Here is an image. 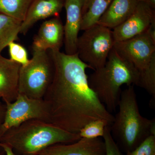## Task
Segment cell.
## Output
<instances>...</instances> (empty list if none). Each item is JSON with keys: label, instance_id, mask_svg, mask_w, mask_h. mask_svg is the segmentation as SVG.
Listing matches in <instances>:
<instances>
[{"label": "cell", "instance_id": "1", "mask_svg": "<svg viewBox=\"0 0 155 155\" xmlns=\"http://www.w3.org/2000/svg\"><path fill=\"white\" fill-rule=\"evenodd\" d=\"M48 51L54 64V76L43 99L48 107L50 123L78 134L85 125L97 119H105L110 126L114 116L89 85L86 70L89 66L77 54Z\"/></svg>", "mask_w": 155, "mask_h": 155}, {"label": "cell", "instance_id": "2", "mask_svg": "<svg viewBox=\"0 0 155 155\" xmlns=\"http://www.w3.org/2000/svg\"><path fill=\"white\" fill-rule=\"evenodd\" d=\"M80 138L78 134L68 132L49 122L32 119L7 130L0 143L8 145L19 155H37L53 145L72 143Z\"/></svg>", "mask_w": 155, "mask_h": 155}, {"label": "cell", "instance_id": "3", "mask_svg": "<svg viewBox=\"0 0 155 155\" xmlns=\"http://www.w3.org/2000/svg\"><path fill=\"white\" fill-rule=\"evenodd\" d=\"M118 107L119 111L110 129L118 147L126 153L134 150L150 135L155 134V120L141 116L134 85L121 92Z\"/></svg>", "mask_w": 155, "mask_h": 155}, {"label": "cell", "instance_id": "4", "mask_svg": "<svg viewBox=\"0 0 155 155\" xmlns=\"http://www.w3.org/2000/svg\"><path fill=\"white\" fill-rule=\"evenodd\" d=\"M94 71L88 77L89 85L110 113L118 107L121 86L138 84V70L133 64L120 57L114 48L104 66Z\"/></svg>", "mask_w": 155, "mask_h": 155}, {"label": "cell", "instance_id": "5", "mask_svg": "<svg viewBox=\"0 0 155 155\" xmlns=\"http://www.w3.org/2000/svg\"><path fill=\"white\" fill-rule=\"evenodd\" d=\"M32 50V58L20 67L18 92L40 99L43 98L53 80L54 64L48 51Z\"/></svg>", "mask_w": 155, "mask_h": 155}, {"label": "cell", "instance_id": "6", "mask_svg": "<svg viewBox=\"0 0 155 155\" xmlns=\"http://www.w3.org/2000/svg\"><path fill=\"white\" fill-rule=\"evenodd\" d=\"M84 31L78 39L76 54L82 62L95 70L104 66L114 48L113 32L98 24Z\"/></svg>", "mask_w": 155, "mask_h": 155}, {"label": "cell", "instance_id": "7", "mask_svg": "<svg viewBox=\"0 0 155 155\" xmlns=\"http://www.w3.org/2000/svg\"><path fill=\"white\" fill-rule=\"evenodd\" d=\"M6 105L5 116L0 130V138L10 128L28 120L37 119L50 123L49 110L43 99L32 98L19 94L14 101Z\"/></svg>", "mask_w": 155, "mask_h": 155}, {"label": "cell", "instance_id": "8", "mask_svg": "<svg viewBox=\"0 0 155 155\" xmlns=\"http://www.w3.org/2000/svg\"><path fill=\"white\" fill-rule=\"evenodd\" d=\"M114 49L120 57L141 71L148 67L155 56V41L147 31L129 39L115 42Z\"/></svg>", "mask_w": 155, "mask_h": 155}, {"label": "cell", "instance_id": "9", "mask_svg": "<svg viewBox=\"0 0 155 155\" xmlns=\"http://www.w3.org/2000/svg\"><path fill=\"white\" fill-rule=\"evenodd\" d=\"M153 23H155V10L139 1L132 15L113 29L114 41H123L144 33Z\"/></svg>", "mask_w": 155, "mask_h": 155}, {"label": "cell", "instance_id": "10", "mask_svg": "<svg viewBox=\"0 0 155 155\" xmlns=\"http://www.w3.org/2000/svg\"><path fill=\"white\" fill-rule=\"evenodd\" d=\"M37 155H106V146L101 137L81 138L72 143L53 145Z\"/></svg>", "mask_w": 155, "mask_h": 155}, {"label": "cell", "instance_id": "11", "mask_svg": "<svg viewBox=\"0 0 155 155\" xmlns=\"http://www.w3.org/2000/svg\"><path fill=\"white\" fill-rule=\"evenodd\" d=\"M66 21L64 28L65 54L73 55L77 53L78 33L82 22V0H65Z\"/></svg>", "mask_w": 155, "mask_h": 155}, {"label": "cell", "instance_id": "12", "mask_svg": "<svg viewBox=\"0 0 155 155\" xmlns=\"http://www.w3.org/2000/svg\"><path fill=\"white\" fill-rule=\"evenodd\" d=\"M64 42V25L58 16L43 22L34 38L32 49L60 51Z\"/></svg>", "mask_w": 155, "mask_h": 155}, {"label": "cell", "instance_id": "13", "mask_svg": "<svg viewBox=\"0 0 155 155\" xmlns=\"http://www.w3.org/2000/svg\"><path fill=\"white\" fill-rule=\"evenodd\" d=\"M21 65L0 54V99L5 104L13 102L18 92Z\"/></svg>", "mask_w": 155, "mask_h": 155}, {"label": "cell", "instance_id": "14", "mask_svg": "<svg viewBox=\"0 0 155 155\" xmlns=\"http://www.w3.org/2000/svg\"><path fill=\"white\" fill-rule=\"evenodd\" d=\"M65 0H33L21 23L20 33L25 35L36 22L51 17H58Z\"/></svg>", "mask_w": 155, "mask_h": 155}, {"label": "cell", "instance_id": "15", "mask_svg": "<svg viewBox=\"0 0 155 155\" xmlns=\"http://www.w3.org/2000/svg\"><path fill=\"white\" fill-rule=\"evenodd\" d=\"M139 0H113L97 24L114 29L132 15Z\"/></svg>", "mask_w": 155, "mask_h": 155}, {"label": "cell", "instance_id": "16", "mask_svg": "<svg viewBox=\"0 0 155 155\" xmlns=\"http://www.w3.org/2000/svg\"><path fill=\"white\" fill-rule=\"evenodd\" d=\"M21 23L0 13V54L10 43L17 40Z\"/></svg>", "mask_w": 155, "mask_h": 155}, {"label": "cell", "instance_id": "17", "mask_svg": "<svg viewBox=\"0 0 155 155\" xmlns=\"http://www.w3.org/2000/svg\"><path fill=\"white\" fill-rule=\"evenodd\" d=\"M113 0H89L82 17L81 30H84L97 23Z\"/></svg>", "mask_w": 155, "mask_h": 155}, {"label": "cell", "instance_id": "18", "mask_svg": "<svg viewBox=\"0 0 155 155\" xmlns=\"http://www.w3.org/2000/svg\"><path fill=\"white\" fill-rule=\"evenodd\" d=\"M33 0H0V13L22 22Z\"/></svg>", "mask_w": 155, "mask_h": 155}, {"label": "cell", "instance_id": "19", "mask_svg": "<svg viewBox=\"0 0 155 155\" xmlns=\"http://www.w3.org/2000/svg\"><path fill=\"white\" fill-rule=\"evenodd\" d=\"M137 86L144 89L155 100V56L152 59L147 68L144 70L139 71Z\"/></svg>", "mask_w": 155, "mask_h": 155}, {"label": "cell", "instance_id": "20", "mask_svg": "<svg viewBox=\"0 0 155 155\" xmlns=\"http://www.w3.org/2000/svg\"><path fill=\"white\" fill-rule=\"evenodd\" d=\"M110 126L109 122L104 119H99L89 122L80 130L81 138L92 139L103 137L107 126Z\"/></svg>", "mask_w": 155, "mask_h": 155}, {"label": "cell", "instance_id": "21", "mask_svg": "<svg viewBox=\"0 0 155 155\" xmlns=\"http://www.w3.org/2000/svg\"><path fill=\"white\" fill-rule=\"evenodd\" d=\"M10 60L18 63L21 66L28 64L29 60L27 51L23 46L14 41L11 42L8 45Z\"/></svg>", "mask_w": 155, "mask_h": 155}, {"label": "cell", "instance_id": "22", "mask_svg": "<svg viewBox=\"0 0 155 155\" xmlns=\"http://www.w3.org/2000/svg\"><path fill=\"white\" fill-rule=\"evenodd\" d=\"M125 155H155V134L147 137L139 145Z\"/></svg>", "mask_w": 155, "mask_h": 155}, {"label": "cell", "instance_id": "23", "mask_svg": "<svg viewBox=\"0 0 155 155\" xmlns=\"http://www.w3.org/2000/svg\"><path fill=\"white\" fill-rule=\"evenodd\" d=\"M103 137L105 144L106 155H122L120 149L111 135L110 126L106 127Z\"/></svg>", "mask_w": 155, "mask_h": 155}, {"label": "cell", "instance_id": "24", "mask_svg": "<svg viewBox=\"0 0 155 155\" xmlns=\"http://www.w3.org/2000/svg\"><path fill=\"white\" fill-rule=\"evenodd\" d=\"M6 110V105L5 103H0V130L2 127L4 120Z\"/></svg>", "mask_w": 155, "mask_h": 155}, {"label": "cell", "instance_id": "25", "mask_svg": "<svg viewBox=\"0 0 155 155\" xmlns=\"http://www.w3.org/2000/svg\"><path fill=\"white\" fill-rule=\"evenodd\" d=\"M0 145L3 147L6 153V155H17L12 148L8 145L0 143Z\"/></svg>", "mask_w": 155, "mask_h": 155}, {"label": "cell", "instance_id": "26", "mask_svg": "<svg viewBox=\"0 0 155 155\" xmlns=\"http://www.w3.org/2000/svg\"><path fill=\"white\" fill-rule=\"evenodd\" d=\"M139 1L146 3L150 8L155 10V0H139Z\"/></svg>", "mask_w": 155, "mask_h": 155}, {"label": "cell", "instance_id": "27", "mask_svg": "<svg viewBox=\"0 0 155 155\" xmlns=\"http://www.w3.org/2000/svg\"><path fill=\"white\" fill-rule=\"evenodd\" d=\"M89 0H82V5H83V8H82V13H83V16L85 11H86L87 7V4Z\"/></svg>", "mask_w": 155, "mask_h": 155}, {"label": "cell", "instance_id": "28", "mask_svg": "<svg viewBox=\"0 0 155 155\" xmlns=\"http://www.w3.org/2000/svg\"><path fill=\"white\" fill-rule=\"evenodd\" d=\"M0 155H6L5 151L1 145H0Z\"/></svg>", "mask_w": 155, "mask_h": 155}, {"label": "cell", "instance_id": "29", "mask_svg": "<svg viewBox=\"0 0 155 155\" xmlns=\"http://www.w3.org/2000/svg\"><path fill=\"white\" fill-rule=\"evenodd\" d=\"M1 99H0V103L2 102H1Z\"/></svg>", "mask_w": 155, "mask_h": 155}]
</instances>
